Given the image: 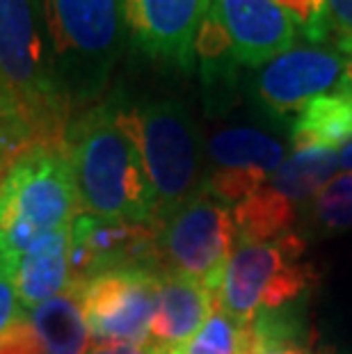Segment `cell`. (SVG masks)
<instances>
[{
  "mask_svg": "<svg viewBox=\"0 0 352 354\" xmlns=\"http://www.w3.org/2000/svg\"><path fill=\"white\" fill-rule=\"evenodd\" d=\"M87 354H165L160 348L149 341L142 345H131V343H112V345H99L96 350Z\"/></svg>",
  "mask_w": 352,
  "mask_h": 354,
  "instance_id": "obj_27",
  "label": "cell"
},
{
  "mask_svg": "<svg viewBox=\"0 0 352 354\" xmlns=\"http://www.w3.org/2000/svg\"><path fill=\"white\" fill-rule=\"evenodd\" d=\"M26 313L39 334L46 354H87L92 336L82 318L73 286H69L62 295L30 308Z\"/></svg>",
  "mask_w": 352,
  "mask_h": 354,
  "instance_id": "obj_17",
  "label": "cell"
},
{
  "mask_svg": "<svg viewBox=\"0 0 352 354\" xmlns=\"http://www.w3.org/2000/svg\"><path fill=\"white\" fill-rule=\"evenodd\" d=\"M313 354H341V352L332 348V345H320L318 350H313Z\"/></svg>",
  "mask_w": 352,
  "mask_h": 354,
  "instance_id": "obj_31",
  "label": "cell"
},
{
  "mask_svg": "<svg viewBox=\"0 0 352 354\" xmlns=\"http://www.w3.org/2000/svg\"><path fill=\"white\" fill-rule=\"evenodd\" d=\"M124 119L154 185L158 201L156 220L160 224L204 190L206 147L192 115L181 101L124 103Z\"/></svg>",
  "mask_w": 352,
  "mask_h": 354,
  "instance_id": "obj_5",
  "label": "cell"
},
{
  "mask_svg": "<svg viewBox=\"0 0 352 354\" xmlns=\"http://www.w3.org/2000/svg\"><path fill=\"white\" fill-rule=\"evenodd\" d=\"M284 160V145L272 135L250 126L222 128L206 145L204 190L227 206L241 203L270 183Z\"/></svg>",
  "mask_w": 352,
  "mask_h": 354,
  "instance_id": "obj_10",
  "label": "cell"
},
{
  "mask_svg": "<svg viewBox=\"0 0 352 354\" xmlns=\"http://www.w3.org/2000/svg\"><path fill=\"white\" fill-rule=\"evenodd\" d=\"M211 0H126L129 37L149 59L190 71Z\"/></svg>",
  "mask_w": 352,
  "mask_h": 354,
  "instance_id": "obj_11",
  "label": "cell"
},
{
  "mask_svg": "<svg viewBox=\"0 0 352 354\" xmlns=\"http://www.w3.org/2000/svg\"><path fill=\"white\" fill-rule=\"evenodd\" d=\"M339 165H341V169H350L352 171V140L348 142L346 147H341V151H339Z\"/></svg>",
  "mask_w": 352,
  "mask_h": 354,
  "instance_id": "obj_28",
  "label": "cell"
},
{
  "mask_svg": "<svg viewBox=\"0 0 352 354\" xmlns=\"http://www.w3.org/2000/svg\"><path fill=\"white\" fill-rule=\"evenodd\" d=\"M0 96L35 142H62L73 108L55 80L41 0H0Z\"/></svg>",
  "mask_w": 352,
  "mask_h": 354,
  "instance_id": "obj_3",
  "label": "cell"
},
{
  "mask_svg": "<svg viewBox=\"0 0 352 354\" xmlns=\"http://www.w3.org/2000/svg\"><path fill=\"white\" fill-rule=\"evenodd\" d=\"M169 354H185V348L183 350H176V352H169Z\"/></svg>",
  "mask_w": 352,
  "mask_h": 354,
  "instance_id": "obj_32",
  "label": "cell"
},
{
  "mask_svg": "<svg viewBox=\"0 0 352 354\" xmlns=\"http://www.w3.org/2000/svg\"><path fill=\"white\" fill-rule=\"evenodd\" d=\"M185 354H254L250 322H238L217 306L185 345Z\"/></svg>",
  "mask_w": 352,
  "mask_h": 354,
  "instance_id": "obj_21",
  "label": "cell"
},
{
  "mask_svg": "<svg viewBox=\"0 0 352 354\" xmlns=\"http://www.w3.org/2000/svg\"><path fill=\"white\" fill-rule=\"evenodd\" d=\"M217 308V295L197 279L163 272L149 341L165 354L183 350Z\"/></svg>",
  "mask_w": 352,
  "mask_h": 354,
  "instance_id": "obj_14",
  "label": "cell"
},
{
  "mask_svg": "<svg viewBox=\"0 0 352 354\" xmlns=\"http://www.w3.org/2000/svg\"><path fill=\"white\" fill-rule=\"evenodd\" d=\"M236 245V224L229 206L201 190L160 222L158 261L163 272L197 279L220 295Z\"/></svg>",
  "mask_w": 352,
  "mask_h": 354,
  "instance_id": "obj_7",
  "label": "cell"
},
{
  "mask_svg": "<svg viewBox=\"0 0 352 354\" xmlns=\"http://www.w3.org/2000/svg\"><path fill=\"white\" fill-rule=\"evenodd\" d=\"M339 85H341V87H346V89H350V92H352V57L346 59V66H343V76H341V80H339Z\"/></svg>",
  "mask_w": 352,
  "mask_h": 354,
  "instance_id": "obj_29",
  "label": "cell"
},
{
  "mask_svg": "<svg viewBox=\"0 0 352 354\" xmlns=\"http://www.w3.org/2000/svg\"><path fill=\"white\" fill-rule=\"evenodd\" d=\"M71 229V227H69ZM69 229L44 236L10 263L17 295L24 311L53 299L71 286Z\"/></svg>",
  "mask_w": 352,
  "mask_h": 354,
  "instance_id": "obj_15",
  "label": "cell"
},
{
  "mask_svg": "<svg viewBox=\"0 0 352 354\" xmlns=\"http://www.w3.org/2000/svg\"><path fill=\"white\" fill-rule=\"evenodd\" d=\"M336 169H341V165L334 149H302L284 160L270 178V185L293 203L309 201L334 178Z\"/></svg>",
  "mask_w": 352,
  "mask_h": 354,
  "instance_id": "obj_19",
  "label": "cell"
},
{
  "mask_svg": "<svg viewBox=\"0 0 352 354\" xmlns=\"http://www.w3.org/2000/svg\"><path fill=\"white\" fill-rule=\"evenodd\" d=\"M309 227L325 236L352 229V171L334 176L309 199Z\"/></svg>",
  "mask_w": 352,
  "mask_h": 354,
  "instance_id": "obj_20",
  "label": "cell"
},
{
  "mask_svg": "<svg viewBox=\"0 0 352 354\" xmlns=\"http://www.w3.org/2000/svg\"><path fill=\"white\" fill-rule=\"evenodd\" d=\"M272 3L286 14L297 32L313 46L316 44L320 46L332 37L327 0H272Z\"/></svg>",
  "mask_w": 352,
  "mask_h": 354,
  "instance_id": "obj_22",
  "label": "cell"
},
{
  "mask_svg": "<svg viewBox=\"0 0 352 354\" xmlns=\"http://www.w3.org/2000/svg\"><path fill=\"white\" fill-rule=\"evenodd\" d=\"M329 28L336 37L352 35V0H327Z\"/></svg>",
  "mask_w": 352,
  "mask_h": 354,
  "instance_id": "obj_26",
  "label": "cell"
},
{
  "mask_svg": "<svg viewBox=\"0 0 352 354\" xmlns=\"http://www.w3.org/2000/svg\"><path fill=\"white\" fill-rule=\"evenodd\" d=\"M295 203L268 183L234 208L236 238L241 245H261L284 236L295 227Z\"/></svg>",
  "mask_w": 352,
  "mask_h": 354,
  "instance_id": "obj_18",
  "label": "cell"
},
{
  "mask_svg": "<svg viewBox=\"0 0 352 354\" xmlns=\"http://www.w3.org/2000/svg\"><path fill=\"white\" fill-rule=\"evenodd\" d=\"M160 274L156 268H122L71 283L89 336L101 345L149 343Z\"/></svg>",
  "mask_w": 352,
  "mask_h": 354,
  "instance_id": "obj_8",
  "label": "cell"
},
{
  "mask_svg": "<svg viewBox=\"0 0 352 354\" xmlns=\"http://www.w3.org/2000/svg\"><path fill=\"white\" fill-rule=\"evenodd\" d=\"M306 240L295 231L261 245H241L231 256L217 306L238 322L259 311L297 304L316 283V268L304 259Z\"/></svg>",
  "mask_w": 352,
  "mask_h": 354,
  "instance_id": "obj_6",
  "label": "cell"
},
{
  "mask_svg": "<svg viewBox=\"0 0 352 354\" xmlns=\"http://www.w3.org/2000/svg\"><path fill=\"white\" fill-rule=\"evenodd\" d=\"M236 59L261 69L295 46L297 30L272 0H211Z\"/></svg>",
  "mask_w": 352,
  "mask_h": 354,
  "instance_id": "obj_13",
  "label": "cell"
},
{
  "mask_svg": "<svg viewBox=\"0 0 352 354\" xmlns=\"http://www.w3.org/2000/svg\"><path fill=\"white\" fill-rule=\"evenodd\" d=\"M53 71L76 112L89 108L129 41L126 0H41Z\"/></svg>",
  "mask_w": 352,
  "mask_h": 354,
  "instance_id": "obj_2",
  "label": "cell"
},
{
  "mask_svg": "<svg viewBox=\"0 0 352 354\" xmlns=\"http://www.w3.org/2000/svg\"><path fill=\"white\" fill-rule=\"evenodd\" d=\"M33 142V133H30L21 115L0 96V178H3L14 158Z\"/></svg>",
  "mask_w": 352,
  "mask_h": 354,
  "instance_id": "obj_23",
  "label": "cell"
},
{
  "mask_svg": "<svg viewBox=\"0 0 352 354\" xmlns=\"http://www.w3.org/2000/svg\"><path fill=\"white\" fill-rule=\"evenodd\" d=\"M158 222L103 220L78 213L69 229L71 283L122 268H160Z\"/></svg>",
  "mask_w": 352,
  "mask_h": 354,
  "instance_id": "obj_9",
  "label": "cell"
},
{
  "mask_svg": "<svg viewBox=\"0 0 352 354\" xmlns=\"http://www.w3.org/2000/svg\"><path fill=\"white\" fill-rule=\"evenodd\" d=\"M352 140V92L336 85L334 92L316 96L290 122V142L302 149H336Z\"/></svg>",
  "mask_w": 352,
  "mask_h": 354,
  "instance_id": "obj_16",
  "label": "cell"
},
{
  "mask_svg": "<svg viewBox=\"0 0 352 354\" xmlns=\"http://www.w3.org/2000/svg\"><path fill=\"white\" fill-rule=\"evenodd\" d=\"M80 213L62 142H33L0 178V259L7 266Z\"/></svg>",
  "mask_w": 352,
  "mask_h": 354,
  "instance_id": "obj_4",
  "label": "cell"
},
{
  "mask_svg": "<svg viewBox=\"0 0 352 354\" xmlns=\"http://www.w3.org/2000/svg\"><path fill=\"white\" fill-rule=\"evenodd\" d=\"M343 66L346 59L325 46H293L259 69L257 99L272 117L295 119L306 103L339 85Z\"/></svg>",
  "mask_w": 352,
  "mask_h": 354,
  "instance_id": "obj_12",
  "label": "cell"
},
{
  "mask_svg": "<svg viewBox=\"0 0 352 354\" xmlns=\"http://www.w3.org/2000/svg\"><path fill=\"white\" fill-rule=\"evenodd\" d=\"M254 354H311L306 338H275L254 343Z\"/></svg>",
  "mask_w": 352,
  "mask_h": 354,
  "instance_id": "obj_25",
  "label": "cell"
},
{
  "mask_svg": "<svg viewBox=\"0 0 352 354\" xmlns=\"http://www.w3.org/2000/svg\"><path fill=\"white\" fill-rule=\"evenodd\" d=\"M62 145L80 213L103 220L158 222V201L126 126L124 101H101L71 117Z\"/></svg>",
  "mask_w": 352,
  "mask_h": 354,
  "instance_id": "obj_1",
  "label": "cell"
},
{
  "mask_svg": "<svg viewBox=\"0 0 352 354\" xmlns=\"http://www.w3.org/2000/svg\"><path fill=\"white\" fill-rule=\"evenodd\" d=\"M336 46H339L341 53H346V55L352 57V35H346V37H339V41H336Z\"/></svg>",
  "mask_w": 352,
  "mask_h": 354,
  "instance_id": "obj_30",
  "label": "cell"
},
{
  "mask_svg": "<svg viewBox=\"0 0 352 354\" xmlns=\"http://www.w3.org/2000/svg\"><path fill=\"white\" fill-rule=\"evenodd\" d=\"M21 311H24V308H21V302H19L12 270L0 259V336L10 329V325L19 318Z\"/></svg>",
  "mask_w": 352,
  "mask_h": 354,
  "instance_id": "obj_24",
  "label": "cell"
}]
</instances>
